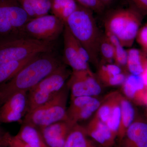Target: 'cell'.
Masks as SVG:
<instances>
[{
    "label": "cell",
    "mask_w": 147,
    "mask_h": 147,
    "mask_svg": "<svg viewBox=\"0 0 147 147\" xmlns=\"http://www.w3.org/2000/svg\"><path fill=\"white\" fill-rule=\"evenodd\" d=\"M62 63L54 51L38 55L13 78L0 84V106L16 93L28 92Z\"/></svg>",
    "instance_id": "cell-1"
},
{
    "label": "cell",
    "mask_w": 147,
    "mask_h": 147,
    "mask_svg": "<svg viewBox=\"0 0 147 147\" xmlns=\"http://www.w3.org/2000/svg\"><path fill=\"white\" fill-rule=\"evenodd\" d=\"M92 11L78 5L65 25L74 37L86 49L90 62L96 64L99 55V45L102 35L97 27Z\"/></svg>",
    "instance_id": "cell-2"
},
{
    "label": "cell",
    "mask_w": 147,
    "mask_h": 147,
    "mask_svg": "<svg viewBox=\"0 0 147 147\" xmlns=\"http://www.w3.org/2000/svg\"><path fill=\"white\" fill-rule=\"evenodd\" d=\"M69 90L66 83L52 99L28 112L22 123L30 124L40 129L57 122L67 120V103Z\"/></svg>",
    "instance_id": "cell-3"
},
{
    "label": "cell",
    "mask_w": 147,
    "mask_h": 147,
    "mask_svg": "<svg viewBox=\"0 0 147 147\" xmlns=\"http://www.w3.org/2000/svg\"><path fill=\"white\" fill-rule=\"evenodd\" d=\"M141 19V14L136 9L116 10L105 21V31L117 37L124 47H131L140 29Z\"/></svg>",
    "instance_id": "cell-4"
},
{
    "label": "cell",
    "mask_w": 147,
    "mask_h": 147,
    "mask_svg": "<svg viewBox=\"0 0 147 147\" xmlns=\"http://www.w3.org/2000/svg\"><path fill=\"white\" fill-rule=\"evenodd\" d=\"M71 73L65 63H62L30 90L28 92V113L55 97L65 86Z\"/></svg>",
    "instance_id": "cell-5"
},
{
    "label": "cell",
    "mask_w": 147,
    "mask_h": 147,
    "mask_svg": "<svg viewBox=\"0 0 147 147\" xmlns=\"http://www.w3.org/2000/svg\"><path fill=\"white\" fill-rule=\"evenodd\" d=\"M53 42L18 37L0 42V64L54 51Z\"/></svg>",
    "instance_id": "cell-6"
},
{
    "label": "cell",
    "mask_w": 147,
    "mask_h": 147,
    "mask_svg": "<svg viewBox=\"0 0 147 147\" xmlns=\"http://www.w3.org/2000/svg\"><path fill=\"white\" fill-rule=\"evenodd\" d=\"M31 19L17 0H0V42L18 38Z\"/></svg>",
    "instance_id": "cell-7"
},
{
    "label": "cell",
    "mask_w": 147,
    "mask_h": 147,
    "mask_svg": "<svg viewBox=\"0 0 147 147\" xmlns=\"http://www.w3.org/2000/svg\"><path fill=\"white\" fill-rule=\"evenodd\" d=\"M65 24L53 14L32 18L22 28L18 37L53 42L63 32Z\"/></svg>",
    "instance_id": "cell-8"
},
{
    "label": "cell",
    "mask_w": 147,
    "mask_h": 147,
    "mask_svg": "<svg viewBox=\"0 0 147 147\" xmlns=\"http://www.w3.org/2000/svg\"><path fill=\"white\" fill-rule=\"evenodd\" d=\"M67 84L71 92V99L82 96L97 97L102 91L99 80L91 69L72 71Z\"/></svg>",
    "instance_id": "cell-9"
},
{
    "label": "cell",
    "mask_w": 147,
    "mask_h": 147,
    "mask_svg": "<svg viewBox=\"0 0 147 147\" xmlns=\"http://www.w3.org/2000/svg\"><path fill=\"white\" fill-rule=\"evenodd\" d=\"M71 100L67 110V121L74 125L90 118L97 111L102 101L96 97L90 96H78Z\"/></svg>",
    "instance_id": "cell-10"
},
{
    "label": "cell",
    "mask_w": 147,
    "mask_h": 147,
    "mask_svg": "<svg viewBox=\"0 0 147 147\" xmlns=\"http://www.w3.org/2000/svg\"><path fill=\"white\" fill-rule=\"evenodd\" d=\"M28 111V92L16 93L1 105L0 122H22Z\"/></svg>",
    "instance_id": "cell-11"
},
{
    "label": "cell",
    "mask_w": 147,
    "mask_h": 147,
    "mask_svg": "<svg viewBox=\"0 0 147 147\" xmlns=\"http://www.w3.org/2000/svg\"><path fill=\"white\" fill-rule=\"evenodd\" d=\"M75 125L68 121H61L40 130L48 147H63L69 134Z\"/></svg>",
    "instance_id": "cell-12"
},
{
    "label": "cell",
    "mask_w": 147,
    "mask_h": 147,
    "mask_svg": "<svg viewBox=\"0 0 147 147\" xmlns=\"http://www.w3.org/2000/svg\"><path fill=\"white\" fill-rule=\"evenodd\" d=\"M63 32L65 63L69 66L72 71L91 69L89 64L84 62L79 57L76 47V40L65 24Z\"/></svg>",
    "instance_id": "cell-13"
},
{
    "label": "cell",
    "mask_w": 147,
    "mask_h": 147,
    "mask_svg": "<svg viewBox=\"0 0 147 147\" xmlns=\"http://www.w3.org/2000/svg\"><path fill=\"white\" fill-rule=\"evenodd\" d=\"M88 136L102 147H113L117 137L113 134L106 123L95 116L84 127Z\"/></svg>",
    "instance_id": "cell-14"
},
{
    "label": "cell",
    "mask_w": 147,
    "mask_h": 147,
    "mask_svg": "<svg viewBox=\"0 0 147 147\" xmlns=\"http://www.w3.org/2000/svg\"><path fill=\"white\" fill-rule=\"evenodd\" d=\"M119 147H147V123L134 121L119 142Z\"/></svg>",
    "instance_id": "cell-15"
},
{
    "label": "cell",
    "mask_w": 147,
    "mask_h": 147,
    "mask_svg": "<svg viewBox=\"0 0 147 147\" xmlns=\"http://www.w3.org/2000/svg\"><path fill=\"white\" fill-rule=\"evenodd\" d=\"M121 86L123 96L127 99L144 103L147 90L141 75H127Z\"/></svg>",
    "instance_id": "cell-16"
},
{
    "label": "cell",
    "mask_w": 147,
    "mask_h": 147,
    "mask_svg": "<svg viewBox=\"0 0 147 147\" xmlns=\"http://www.w3.org/2000/svg\"><path fill=\"white\" fill-rule=\"evenodd\" d=\"M63 147H102L90 138L84 127L76 124L71 129Z\"/></svg>",
    "instance_id": "cell-17"
},
{
    "label": "cell",
    "mask_w": 147,
    "mask_h": 147,
    "mask_svg": "<svg viewBox=\"0 0 147 147\" xmlns=\"http://www.w3.org/2000/svg\"><path fill=\"white\" fill-rule=\"evenodd\" d=\"M16 136L31 147H48L40 130L30 124L22 123Z\"/></svg>",
    "instance_id": "cell-18"
},
{
    "label": "cell",
    "mask_w": 147,
    "mask_h": 147,
    "mask_svg": "<svg viewBox=\"0 0 147 147\" xmlns=\"http://www.w3.org/2000/svg\"><path fill=\"white\" fill-rule=\"evenodd\" d=\"M121 120L118 132L119 142L123 139L127 130L134 122L135 110L130 100L121 94Z\"/></svg>",
    "instance_id": "cell-19"
},
{
    "label": "cell",
    "mask_w": 147,
    "mask_h": 147,
    "mask_svg": "<svg viewBox=\"0 0 147 147\" xmlns=\"http://www.w3.org/2000/svg\"><path fill=\"white\" fill-rule=\"evenodd\" d=\"M32 18L48 14L51 11L50 0H17Z\"/></svg>",
    "instance_id": "cell-20"
},
{
    "label": "cell",
    "mask_w": 147,
    "mask_h": 147,
    "mask_svg": "<svg viewBox=\"0 0 147 147\" xmlns=\"http://www.w3.org/2000/svg\"><path fill=\"white\" fill-rule=\"evenodd\" d=\"M127 60L126 67L130 74L141 75L144 71L147 59L144 52L136 48L127 50Z\"/></svg>",
    "instance_id": "cell-21"
},
{
    "label": "cell",
    "mask_w": 147,
    "mask_h": 147,
    "mask_svg": "<svg viewBox=\"0 0 147 147\" xmlns=\"http://www.w3.org/2000/svg\"><path fill=\"white\" fill-rule=\"evenodd\" d=\"M39 54L34 55L23 60L9 62L0 64V84L7 82L13 78Z\"/></svg>",
    "instance_id": "cell-22"
},
{
    "label": "cell",
    "mask_w": 147,
    "mask_h": 147,
    "mask_svg": "<svg viewBox=\"0 0 147 147\" xmlns=\"http://www.w3.org/2000/svg\"><path fill=\"white\" fill-rule=\"evenodd\" d=\"M51 11L53 15L65 23L76 10L78 5L75 0H50Z\"/></svg>",
    "instance_id": "cell-23"
},
{
    "label": "cell",
    "mask_w": 147,
    "mask_h": 147,
    "mask_svg": "<svg viewBox=\"0 0 147 147\" xmlns=\"http://www.w3.org/2000/svg\"><path fill=\"white\" fill-rule=\"evenodd\" d=\"M121 94L115 91L113 105L110 117L106 124L112 133L117 138L118 132L121 120Z\"/></svg>",
    "instance_id": "cell-24"
},
{
    "label": "cell",
    "mask_w": 147,
    "mask_h": 147,
    "mask_svg": "<svg viewBox=\"0 0 147 147\" xmlns=\"http://www.w3.org/2000/svg\"><path fill=\"white\" fill-rule=\"evenodd\" d=\"M105 35L113 44L115 50V63L119 66L126 67L127 60V51L124 49L120 41L117 37L108 32L105 31Z\"/></svg>",
    "instance_id": "cell-25"
},
{
    "label": "cell",
    "mask_w": 147,
    "mask_h": 147,
    "mask_svg": "<svg viewBox=\"0 0 147 147\" xmlns=\"http://www.w3.org/2000/svg\"><path fill=\"white\" fill-rule=\"evenodd\" d=\"M115 92L110 93L101 101V104L94 115L102 122L106 123L110 117L114 99Z\"/></svg>",
    "instance_id": "cell-26"
},
{
    "label": "cell",
    "mask_w": 147,
    "mask_h": 147,
    "mask_svg": "<svg viewBox=\"0 0 147 147\" xmlns=\"http://www.w3.org/2000/svg\"><path fill=\"white\" fill-rule=\"evenodd\" d=\"M120 66L116 64L108 63L100 66L98 70V76L101 82L112 76L122 73Z\"/></svg>",
    "instance_id": "cell-27"
},
{
    "label": "cell",
    "mask_w": 147,
    "mask_h": 147,
    "mask_svg": "<svg viewBox=\"0 0 147 147\" xmlns=\"http://www.w3.org/2000/svg\"><path fill=\"white\" fill-rule=\"evenodd\" d=\"M102 59L106 61L110 62L114 60L115 50L112 44L106 35H102L100 45L99 54Z\"/></svg>",
    "instance_id": "cell-28"
},
{
    "label": "cell",
    "mask_w": 147,
    "mask_h": 147,
    "mask_svg": "<svg viewBox=\"0 0 147 147\" xmlns=\"http://www.w3.org/2000/svg\"><path fill=\"white\" fill-rule=\"evenodd\" d=\"M0 144L6 147H31L8 132H5L0 137Z\"/></svg>",
    "instance_id": "cell-29"
},
{
    "label": "cell",
    "mask_w": 147,
    "mask_h": 147,
    "mask_svg": "<svg viewBox=\"0 0 147 147\" xmlns=\"http://www.w3.org/2000/svg\"><path fill=\"white\" fill-rule=\"evenodd\" d=\"M79 5L97 13L102 12L105 6L99 0H75Z\"/></svg>",
    "instance_id": "cell-30"
},
{
    "label": "cell",
    "mask_w": 147,
    "mask_h": 147,
    "mask_svg": "<svg viewBox=\"0 0 147 147\" xmlns=\"http://www.w3.org/2000/svg\"><path fill=\"white\" fill-rule=\"evenodd\" d=\"M127 75L123 72L112 76L101 82L106 86H122L126 79Z\"/></svg>",
    "instance_id": "cell-31"
},
{
    "label": "cell",
    "mask_w": 147,
    "mask_h": 147,
    "mask_svg": "<svg viewBox=\"0 0 147 147\" xmlns=\"http://www.w3.org/2000/svg\"><path fill=\"white\" fill-rule=\"evenodd\" d=\"M136 40L143 49V52L147 55V25L139 29Z\"/></svg>",
    "instance_id": "cell-32"
},
{
    "label": "cell",
    "mask_w": 147,
    "mask_h": 147,
    "mask_svg": "<svg viewBox=\"0 0 147 147\" xmlns=\"http://www.w3.org/2000/svg\"><path fill=\"white\" fill-rule=\"evenodd\" d=\"M138 10L147 13V0H130Z\"/></svg>",
    "instance_id": "cell-33"
},
{
    "label": "cell",
    "mask_w": 147,
    "mask_h": 147,
    "mask_svg": "<svg viewBox=\"0 0 147 147\" xmlns=\"http://www.w3.org/2000/svg\"><path fill=\"white\" fill-rule=\"evenodd\" d=\"M142 79H143L144 84L146 89L147 90V59L145 63L143 73L141 74Z\"/></svg>",
    "instance_id": "cell-34"
},
{
    "label": "cell",
    "mask_w": 147,
    "mask_h": 147,
    "mask_svg": "<svg viewBox=\"0 0 147 147\" xmlns=\"http://www.w3.org/2000/svg\"><path fill=\"white\" fill-rule=\"evenodd\" d=\"M105 7L111 4L114 0H99Z\"/></svg>",
    "instance_id": "cell-35"
},
{
    "label": "cell",
    "mask_w": 147,
    "mask_h": 147,
    "mask_svg": "<svg viewBox=\"0 0 147 147\" xmlns=\"http://www.w3.org/2000/svg\"><path fill=\"white\" fill-rule=\"evenodd\" d=\"M144 103L147 105V92H146V95H145L144 99Z\"/></svg>",
    "instance_id": "cell-36"
},
{
    "label": "cell",
    "mask_w": 147,
    "mask_h": 147,
    "mask_svg": "<svg viewBox=\"0 0 147 147\" xmlns=\"http://www.w3.org/2000/svg\"><path fill=\"white\" fill-rule=\"evenodd\" d=\"M5 132L3 131L2 129L0 128V137H1V136H2L3 134Z\"/></svg>",
    "instance_id": "cell-37"
}]
</instances>
